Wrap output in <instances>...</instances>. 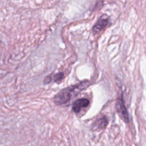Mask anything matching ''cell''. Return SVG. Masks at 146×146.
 <instances>
[{
    "instance_id": "obj_1",
    "label": "cell",
    "mask_w": 146,
    "mask_h": 146,
    "mask_svg": "<svg viewBox=\"0 0 146 146\" xmlns=\"http://www.w3.org/2000/svg\"><path fill=\"white\" fill-rule=\"evenodd\" d=\"M89 85V81L84 80L75 85L66 87L55 95L54 98V102L58 106L64 104L75 97L82 90L88 87Z\"/></svg>"
},
{
    "instance_id": "obj_2",
    "label": "cell",
    "mask_w": 146,
    "mask_h": 146,
    "mask_svg": "<svg viewBox=\"0 0 146 146\" xmlns=\"http://www.w3.org/2000/svg\"><path fill=\"white\" fill-rule=\"evenodd\" d=\"M109 18L107 15H103L98 21L96 23L93 27V31L95 33L100 32L108 24Z\"/></svg>"
},
{
    "instance_id": "obj_3",
    "label": "cell",
    "mask_w": 146,
    "mask_h": 146,
    "mask_svg": "<svg viewBox=\"0 0 146 146\" xmlns=\"http://www.w3.org/2000/svg\"><path fill=\"white\" fill-rule=\"evenodd\" d=\"M90 104L88 99L86 98H80L76 100L73 104L72 110L75 113H78L80 112L82 108L87 107Z\"/></svg>"
},
{
    "instance_id": "obj_4",
    "label": "cell",
    "mask_w": 146,
    "mask_h": 146,
    "mask_svg": "<svg viewBox=\"0 0 146 146\" xmlns=\"http://www.w3.org/2000/svg\"><path fill=\"white\" fill-rule=\"evenodd\" d=\"M116 107L118 112L122 115L124 120L125 122L128 121V115L127 111L126 110V108L124 104V101L122 99H119L117 102L116 104Z\"/></svg>"
},
{
    "instance_id": "obj_5",
    "label": "cell",
    "mask_w": 146,
    "mask_h": 146,
    "mask_svg": "<svg viewBox=\"0 0 146 146\" xmlns=\"http://www.w3.org/2000/svg\"><path fill=\"white\" fill-rule=\"evenodd\" d=\"M107 124V120L106 117H101L97 120L93 124L92 128L94 129H102L106 127Z\"/></svg>"
},
{
    "instance_id": "obj_6",
    "label": "cell",
    "mask_w": 146,
    "mask_h": 146,
    "mask_svg": "<svg viewBox=\"0 0 146 146\" xmlns=\"http://www.w3.org/2000/svg\"><path fill=\"white\" fill-rule=\"evenodd\" d=\"M63 78H64V74L62 72H60L54 75L53 79L55 82H60Z\"/></svg>"
}]
</instances>
